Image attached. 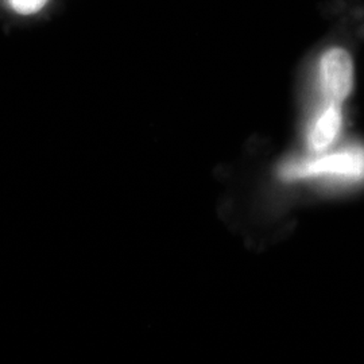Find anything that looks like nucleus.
I'll return each mask as SVG.
<instances>
[{
	"mask_svg": "<svg viewBox=\"0 0 364 364\" xmlns=\"http://www.w3.org/2000/svg\"><path fill=\"white\" fill-rule=\"evenodd\" d=\"M287 181L299 180H360L364 178V150L346 149L338 153L287 162L279 171Z\"/></svg>",
	"mask_w": 364,
	"mask_h": 364,
	"instance_id": "nucleus-1",
	"label": "nucleus"
},
{
	"mask_svg": "<svg viewBox=\"0 0 364 364\" xmlns=\"http://www.w3.org/2000/svg\"><path fill=\"white\" fill-rule=\"evenodd\" d=\"M320 81L329 102L341 105L353 87V63L346 49L332 48L320 61Z\"/></svg>",
	"mask_w": 364,
	"mask_h": 364,
	"instance_id": "nucleus-2",
	"label": "nucleus"
},
{
	"mask_svg": "<svg viewBox=\"0 0 364 364\" xmlns=\"http://www.w3.org/2000/svg\"><path fill=\"white\" fill-rule=\"evenodd\" d=\"M46 3L48 0H11L14 10L22 15L38 13Z\"/></svg>",
	"mask_w": 364,
	"mask_h": 364,
	"instance_id": "nucleus-4",
	"label": "nucleus"
},
{
	"mask_svg": "<svg viewBox=\"0 0 364 364\" xmlns=\"http://www.w3.org/2000/svg\"><path fill=\"white\" fill-rule=\"evenodd\" d=\"M341 127L340 105L329 102V105L314 119L308 132V146L314 153L326 150L338 136Z\"/></svg>",
	"mask_w": 364,
	"mask_h": 364,
	"instance_id": "nucleus-3",
	"label": "nucleus"
}]
</instances>
